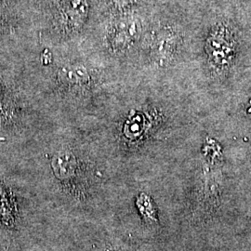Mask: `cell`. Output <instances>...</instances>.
Returning <instances> with one entry per match:
<instances>
[{"mask_svg":"<svg viewBox=\"0 0 251 251\" xmlns=\"http://www.w3.org/2000/svg\"><path fill=\"white\" fill-rule=\"evenodd\" d=\"M54 170L60 178H66L70 176L74 169V163L72 159L69 158L67 155L58 156L53 163Z\"/></svg>","mask_w":251,"mask_h":251,"instance_id":"6da1fadb","label":"cell"},{"mask_svg":"<svg viewBox=\"0 0 251 251\" xmlns=\"http://www.w3.org/2000/svg\"><path fill=\"white\" fill-rule=\"evenodd\" d=\"M0 199H2V198H1V194H0ZM0 202H1V201H0Z\"/></svg>","mask_w":251,"mask_h":251,"instance_id":"7a4b0ae2","label":"cell"}]
</instances>
